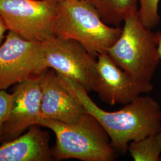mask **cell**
<instances>
[{
    "mask_svg": "<svg viewBox=\"0 0 161 161\" xmlns=\"http://www.w3.org/2000/svg\"><path fill=\"white\" fill-rule=\"evenodd\" d=\"M57 74L64 86L103 127L116 152L126 153L130 142L161 132V106L154 98L142 95L125 104L121 109L106 111L94 102L83 86L64 75Z\"/></svg>",
    "mask_w": 161,
    "mask_h": 161,
    "instance_id": "obj_1",
    "label": "cell"
},
{
    "mask_svg": "<svg viewBox=\"0 0 161 161\" xmlns=\"http://www.w3.org/2000/svg\"><path fill=\"white\" fill-rule=\"evenodd\" d=\"M38 125L51 130L56 136L52 148L53 159H75L82 161H112L116 150L108 134L97 119L86 112L76 124L41 119Z\"/></svg>",
    "mask_w": 161,
    "mask_h": 161,
    "instance_id": "obj_2",
    "label": "cell"
},
{
    "mask_svg": "<svg viewBox=\"0 0 161 161\" xmlns=\"http://www.w3.org/2000/svg\"><path fill=\"white\" fill-rule=\"evenodd\" d=\"M120 26L107 25L86 0L58 3L53 25L56 36L76 41L97 58L107 53L121 34Z\"/></svg>",
    "mask_w": 161,
    "mask_h": 161,
    "instance_id": "obj_3",
    "label": "cell"
},
{
    "mask_svg": "<svg viewBox=\"0 0 161 161\" xmlns=\"http://www.w3.org/2000/svg\"><path fill=\"white\" fill-rule=\"evenodd\" d=\"M107 53L115 64L138 80L151 82L159 64L155 33L137 12L127 17L121 34Z\"/></svg>",
    "mask_w": 161,
    "mask_h": 161,
    "instance_id": "obj_4",
    "label": "cell"
},
{
    "mask_svg": "<svg viewBox=\"0 0 161 161\" xmlns=\"http://www.w3.org/2000/svg\"><path fill=\"white\" fill-rule=\"evenodd\" d=\"M58 6L53 0H0V14L8 31L28 40L43 42L55 36Z\"/></svg>",
    "mask_w": 161,
    "mask_h": 161,
    "instance_id": "obj_5",
    "label": "cell"
},
{
    "mask_svg": "<svg viewBox=\"0 0 161 161\" xmlns=\"http://www.w3.org/2000/svg\"><path fill=\"white\" fill-rule=\"evenodd\" d=\"M42 43L45 69H52L92 90L96 74L97 58L78 42L53 36Z\"/></svg>",
    "mask_w": 161,
    "mask_h": 161,
    "instance_id": "obj_6",
    "label": "cell"
},
{
    "mask_svg": "<svg viewBox=\"0 0 161 161\" xmlns=\"http://www.w3.org/2000/svg\"><path fill=\"white\" fill-rule=\"evenodd\" d=\"M41 42L26 40L9 31L0 46V90H6L47 70Z\"/></svg>",
    "mask_w": 161,
    "mask_h": 161,
    "instance_id": "obj_7",
    "label": "cell"
},
{
    "mask_svg": "<svg viewBox=\"0 0 161 161\" xmlns=\"http://www.w3.org/2000/svg\"><path fill=\"white\" fill-rule=\"evenodd\" d=\"M153 90L151 82L138 80L115 64L107 53L97 56L96 74L92 90L110 105L126 104Z\"/></svg>",
    "mask_w": 161,
    "mask_h": 161,
    "instance_id": "obj_8",
    "label": "cell"
},
{
    "mask_svg": "<svg viewBox=\"0 0 161 161\" xmlns=\"http://www.w3.org/2000/svg\"><path fill=\"white\" fill-rule=\"evenodd\" d=\"M12 107L0 128V142L17 138L41 119L42 87L41 75L18 83L13 92Z\"/></svg>",
    "mask_w": 161,
    "mask_h": 161,
    "instance_id": "obj_9",
    "label": "cell"
},
{
    "mask_svg": "<svg viewBox=\"0 0 161 161\" xmlns=\"http://www.w3.org/2000/svg\"><path fill=\"white\" fill-rule=\"evenodd\" d=\"M41 119L76 124L86 113L80 102L64 86L57 72L48 69L41 74Z\"/></svg>",
    "mask_w": 161,
    "mask_h": 161,
    "instance_id": "obj_10",
    "label": "cell"
},
{
    "mask_svg": "<svg viewBox=\"0 0 161 161\" xmlns=\"http://www.w3.org/2000/svg\"><path fill=\"white\" fill-rule=\"evenodd\" d=\"M53 159L49 135L39 125L29 128L22 136L0 146V161H48Z\"/></svg>",
    "mask_w": 161,
    "mask_h": 161,
    "instance_id": "obj_11",
    "label": "cell"
},
{
    "mask_svg": "<svg viewBox=\"0 0 161 161\" xmlns=\"http://www.w3.org/2000/svg\"><path fill=\"white\" fill-rule=\"evenodd\" d=\"M110 26H119L127 17L138 11V0H86Z\"/></svg>",
    "mask_w": 161,
    "mask_h": 161,
    "instance_id": "obj_12",
    "label": "cell"
},
{
    "mask_svg": "<svg viewBox=\"0 0 161 161\" xmlns=\"http://www.w3.org/2000/svg\"><path fill=\"white\" fill-rule=\"evenodd\" d=\"M128 151L134 161H159L161 131L130 142Z\"/></svg>",
    "mask_w": 161,
    "mask_h": 161,
    "instance_id": "obj_13",
    "label": "cell"
},
{
    "mask_svg": "<svg viewBox=\"0 0 161 161\" xmlns=\"http://www.w3.org/2000/svg\"><path fill=\"white\" fill-rule=\"evenodd\" d=\"M161 0H138V15L144 25L153 29L161 21L159 4Z\"/></svg>",
    "mask_w": 161,
    "mask_h": 161,
    "instance_id": "obj_14",
    "label": "cell"
},
{
    "mask_svg": "<svg viewBox=\"0 0 161 161\" xmlns=\"http://www.w3.org/2000/svg\"><path fill=\"white\" fill-rule=\"evenodd\" d=\"M13 93L5 90H0V128L4 124L9 114L13 102Z\"/></svg>",
    "mask_w": 161,
    "mask_h": 161,
    "instance_id": "obj_15",
    "label": "cell"
},
{
    "mask_svg": "<svg viewBox=\"0 0 161 161\" xmlns=\"http://www.w3.org/2000/svg\"><path fill=\"white\" fill-rule=\"evenodd\" d=\"M8 28L6 25L5 21L0 14V46L2 44V42L4 38V35Z\"/></svg>",
    "mask_w": 161,
    "mask_h": 161,
    "instance_id": "obj_16",
    "label": "cell"
},
{
    "mask_svg": "<svg viewBox=\"0 0 161 161\" xmlns=\"http://www.w3.org/2000/svg\"><path fill=\"white\" fill-rule=\"evenodd\" d=\"M156 46H157V52L159 58L161 60V32H156Z\"/></svg>",
    "mask_w": 161,
    "mask_h": 161,
    "instance_id": "obj_17",
    "label": "cell"
},
{
    "mask_svg": "<svg viewBox=\"0 0 161 161\" xmlns=\"http://www.w3.org/2000/svg\"><path fill=\"white\" fill-rule=\"evenodd\" d=\"M54 1H56L57 3H60V2H63V1H69V0H53Z\"/></svg>",
    "mask_w": 161,
    "mask_h": 161,
    "instance_id": "obj_18",
    "label": "cell"
},
{
    "mask_svg": "<svg viewBox=\"0 0 161 161\" xmlns=\"http://www.w3.org/2000/svg\"><path fill=\"white\" fill-rule=\"evenodd\" d=\"M159 161H161V157H160V159H159Z\"/></svg>",
    "mask_w": 161,
    "mask_h": 161,
    "instance_id": "obj_19",
    "label": "cell"
}]
</instances>
